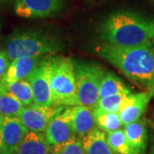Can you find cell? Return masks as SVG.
I'll return each instance as SVG.
<instances>
[{"label":"cell","instance_id":"obj_1","mask_svg":"<svg viewBox=\"0 0 154 154\" xmlns=\"http://www.w3.org/2000/svg\"><path fill=\"white\" fill-rule=\"evenodd\" d=\"M105 58L133 82L154 90V51L152 45L131 48L104 45L99 49Z\"/></svg>","mask_w":154,"mask_h":154},{"label":"cell","instance_id":"obj_2","mask_svg":"<svg viewBox=\"0 0 154 154\" xmlns=\"http://www.w3.org/2000/svg\"><path fill=\"white\" fill-rule=\"evenodd\" d=\"M151 23L137 14L119 11L109 15L100 25L99 33L105 45L131 48L152 45Z\"/></svg>","mask_w":154,"mask_h":154},{"label":"cell","instance_id":"obj_3","mask_svg":"<svg viewBox=\"0 0 154 154\" xmlns=\"http://www.w3.org/2000/svg\"><path fill=\"white\" fill-rule=\"evenodd\" d=\"M61 49L62 44L55 37L38 30L28 29L12 33L6 41L5 51L11 63L20 57L56 53Z\"/></svg>","mask_w":154,"mask_h":154},{"label":"cell","instance_id":"obj_4","mask_svg":"<svg viewBox=\"0 0 154 154\" xmlns=\"http://www.w3.org/2000/svg\"><path fill=\"white\" fill-rule=\"evenodd\" d=\"M50 83L52 106H75L79 105L74 62L64 57H51Z\"/></svg>","mask_w":154,"mask_h":154},{"label":"cell","instance_id":"obj_5","mask_svg":"<svg viewBox=\"0 0 154 154\" xmlns=\"http://www.w3.org/2000/svg\"><path fill=\"white\" fill-rule=\"evenodd\" d=\"M79 105L94 110L99 100V87L105 75L102 67L86 62H74Z\"/></svg>","mask_w":154,"mask_h":154},{"label":"cell","instance_id":"obj_6","mask_svg":"<svg viewBox=\"0 0 154 154\" xmlns=\"http://www.w3.org/2000/svg\"><path fill=\"white\" fill-rule=\"evenodd\" d=\"M50 58L51 57L43 58L27 78L33 90L34 104L43 107L52 106V94L49 75Z\"/></svg>","mask_w":154,"mask_h":154},{"label":"cell","instance_id":"obj_7","mask_svg":"<svg viewBox=\"0 0 154 154\" xmlns=\"http://www.w3.org/2000/svg\"><path fill=\"white\" fill-rule=\"evenodd\" d=\"M63 0H16L15 13L23 18H44L55 16L62 10Z\"/></svg>","mask_w":154,"mask_h":154},{"label":"cell","instance_id":"obj_8","mask_svg":"<svg viewBox=\"0 0 154 154\" xmlns=\"http://www.w3.org/2000/svg\"><path fill=\"white\" fill-rule=\"evenodd\" d=\"M3 145L0 154L15 153L24 136L29 131L17 116H0Z\"/></svg>","mask_w":154,"mask_h":154},{"label":"cell","instance_id":"obj_9","mask_svg":"<svg viewBox=\"0 0 154 154\" xmlns=\"http://www.w3.org/2000/svg\"><path fill=\"white\" fill-rule=\"evenodd\" d=\"M57 107H43L39 105H26L19 113L18 118L29 131L43 133L48 126L51 118Z\"/></svg>","mask_w":154,"mask_h":154},{"label":"cell","instance_id":"obj_10","mask_svg":"<svg viewBox=\"0 0 154 154\" xmlns=\"http://www.w3.org/2000/svg\"><path fill=\"white\" fill-rule=\"evenodd\" d=\"M64 107L59 106L57 108L55 114L51 118L45 131V139L51 146L64 143L75 135L64 116Z\"/></svg>","mask_w":154,"mask_h":154},{"label":"cell","instance_id":"obj_11","mask_svg":"<svg viewBox=\"0 0 154 154\" xmlns=\"http://www.w3.org/2000/svg\"><path fill=\"white\" fill-rule=\"evenodd\" d=\"M63 113L71 126L74 134L82 138L95 128L93 110L83 105L65 106Z\"/></svg>","mask_w":154,"mask_h":154},{"label":"cell","instance_id":"obj_12","mask_svg":"<svg viewBox=\"0 0 154 154\" xmlns=\"http://www.w3.org/2000/svg\"><path fill=\"white\" fill-rule=\"evenodd\" d=\"M154 95V90H148L143 93L128 94L125 104L118 113L122 124L126 126L129 123L140 119L151 98Z\"/></svg>","mask_w":154,"mask_h":154},{"label":"cell","instance_id":"obj_13","mask_svg":"<svg viewBox=\"0 0 154 154\" xmlns=\"http://www.w3.org/2000/svg\"><path fill=\"white\" fill-rule=\"evenodd\" d=\"M43 58L44 57H42V56L25 57L11 62L0 85H7L17 81L27 80Z\"/></svg>","mask_w":154,"mask_h":154},{"label":"cell","instance_id":"obj_14","mask_svg":"<svg viewBox=\"0 0 154 154\" xmlns=\"http://www.w3.org/2000/svg\"><path fill=\"white\" fill-rule=\"evenodd\" d=\"M51 148L43 133L28 131L15 154H51Z\"/></svg>","mask_w":154,"mask_h":154},{"label":"cell","instance_id":"obj_15","mask_svg":"<svg viewBox=\"0 0 154 154\" xmlns=\"http://www.w3.org/2000/svg\"><path fill=\"white\" fill-rule=\"evenodd\" d=\"M82 140L84 154H116L107 143L105 132L97 128Z\"/></svg>","mask_w":154,"mask_h":154},{"label":"cell","instance_id":"obj_16","mask_svg":"<svg viewBox=\"0 0 154 154\" xmlns=\"http://www.w3.org/2000/svg\"><path fill=\"white\" fill-rule=\"evenodd\" d=\"M123 131L128 143L131 145L133 148L143 154L147 140V131L145 120L139 119L128 124L125 126Z\"/></svg>","mask_w":154,"mask_h":154},{"label":"cell","instance_id":"obj_17","mask_svg":"<svg viewBox=\"0 0 154 154\" xmlns=\"http://www.w3.org/2000/svg\"><path fill=\"white\" fill-rule=\"evenodd\" d=\"M121 94H131V92L122 80L114 74L107 73L105 75L99 87V99Z\"/></svg>","mask_w":154,"mask_h":154},{"label":"cell","instance_id":"obj_18","mask_svg":"<svg viewBox=\"0 0 154 154\" xmlns=\"http://www.w3.org/2000/svg\"><path fill=\"white\" fill-rule=\"evenodd\" d=\"M0 87L17 98L24 106L34 104L33 90L27 80L17 81L7 85H0Z\"/></svg>","mask_w":154,"mask_h":154},{"label":"cell","instance_id":"obj_19","mask_svg":"<svg viewBox=\"0 0 154 154\" xmlns=\"http://www.w3.org/2000/svg\"><path fill=\"white\" fill-rule=\"evenodd\" d=\"M95 123L99 129L107 134L120 129L122 122L117 113H110L100 110L97 107L93 110Z\"/></svg>","mask_w":154,"mask_h":154},{"label":"cell","instance_id":"obj_20","mask_svg":"<svg viewBox=\"0 0 154 154\" xmlns=\"http://www.w3.org/2000/svg\"><path fill=\"white\" fill-rule=\"evenodd\" d=\"M106 140L110 149L116 154H142L133 148L127 140L125 133L122 129L108 134Z\"/></svg>","mask_w":154,"mask_h":154},{"label":"cell","instance_id":"obj_21","mask_svg":"<svg viewBox=\"0 0 154 154\" xmlns=\"http://www.w3.org/2000/svg\"><path fill=\"white\" fill-rule=\"evenodd\" d=\"M24 105L13 95L0 87V116H18Z\"/></svg>","mask_w":154,"mask_h":154},{"label":"cell","instance_id":"obj_22","mask_svg":"<svg viewBox=\"0 0 154 154\" xmlns=\"http://www.w3.org/2000/svg\"><path fill=\"white\" fill-rule=\"evenodd\" d=\"M130 94H121L99 99L97 108L100 110L110 113H119L125 104L127 98Z\"/></svg>","mask_w":154,"mask_h":154},{"label":"cell","instance_id":"obj_23","mask_svg":"<svg viewBox=\"0 0 154 154\" xmlns=\"http://www.w3.org/2000/svg\"><path fill=\"white\" fill-rule=\"evenodd\" d=\"M51 154H84L82 140L75 135L66 142L52 146Z\"/></svg>","mask_w":154,"mask_h":154},{"label":"cell","instance_id":"obj_24","mask_svg":"<svg viewBox=\"0 0 154 154\" xmlns=\"http://www.w3.org/2000/svg\"><path fill=\"white\" fill-rule=\"evenodd\" d=\"M11 65V61L5 50H0V82L5 75L6 72Z\"/></svg>","mask_w":154,"mask_h":154},{"label":"cell","instance_id":"obj_25","mask_svg":"<svg viewBox=\"0 0 154 154\" xmlns=\"http://www.w3.org/2000/svg\"><path fill=\"white\" fill-rule=\"evenodd\" d=\"M150 35H151V39L154 41V22L151 23L150 26Z\"/></svg>","mask_w":154,"mask_h":154},{"label":"cell","instance_id":"obj_26","mask_svg":"<svg viewBox=\"0 0 154 154\" xmlns=\"http://www.w3.org/2000/svg\"><path fill=\"white\" fill-rule=\"evenodd\" d=\"M2 145H3V134H2V128H1V124H0V153L2 150Z\"/></svg>","mask_w":154,"mask_h":154},{"label":"cell","instance_id":"obj_27","mask_svg":"<svg viewBox=\"0 0 154 154\" xmlns=\"http://www.w3.org/2000/svg\"><path fill=\"white\" fill-rule=\"evenodd\" d=\"M9 0H0V5H3V4H5L6 2H8Z\"/></svg>","mask_w":154,"mask_h":154},{"label":"cell","instance_id":"obj_28","mask_svg":"<svg viewBox=\"0 0 154 154\" xmlns=\"http://www.w3.org/2000/svg\"><path fill=\"white\" fill-rule=\"evenodd\" d=\"M151 154H154V147L152 148V152H151Z\"/></svg>","mask_w":154,"mask_h":154},{"label":"cell","instance_id":"obj_29","mask_svg":"<svg viewBox=\"0 0 154 154\" xmlns=\"http://www.w3.org/2000/svg\"><path fill=\"white\" fill-rule=\"evenodd\" d=\"M152 127H153V128H154V120L152 121Z\"/></svg>","mask_w":154,"mask_h":154},{"label":"cell","instance_id":"obj_30","mask_svg":"<svg viewBox=\"0 0 154 154\" xmlns=\"http://www.w3.org/2000/svg\"><path fill=\"white\" fill-rule=\"evenodd\" d=\"M5 154H15V153H5Z\"/></svg>","mask_w":154,"mask_h":154},{"label":"cell","instance_id":"obj_31","mask_svg":"<svg viewBox=\"0 0 154 154\" xmlns=\"http://www.w3.org/2000/svg\"><path fill=\"white\" fill-rule=\"evenodd\" d=\"M0 30H1V28H0Z\"/></svg>","mask_w":154,"mask_h":154}]
</instances>
